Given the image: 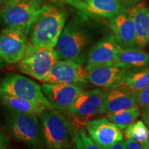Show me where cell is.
Listing matches in <instances>:
<instances>
[{
	"label": "cell",
	"instance_id": "obj_4",
	"mask_svg": "<svg viewBox=\"0 0 149 149\" xmlns=\"http://www.w3.org/2000/svg\"><path fill=\"white\" fill-rule=\"evenodd\" d=\"M57 60L58 57L54 48L38 47L30 43L18 63L22 72L43 81Z\"/></svg>",
	"mask_w": 149,
	"mask_h": 149
},
{
	"label": "cell",
	"instance_id": "obj_32",
	"mask_svg": "<svg viewBox=\"0 0 149 149\" xmlns=\"http://www.w3.org/2000/svg\"><path fill=\"white\" fill-rule=\"evenodd\" d=\"M122 4H125L128 6H133L137 4V3L141 1V0H118Z\"/></svg>",
	"mask_w": 149,
	"mask_h": 149
},
{
	"label": "cell",
	"instance_id": "obj_2",
	"mask_svg": "<svg viewBox=\"0 0 149 149\" xmlns=\"http://www.w3.org/2000/svg\"><path fill=\"white\" fill-rule=\"evenodd\" d=\"M88 16L79 12L64 26L54 48L58 59H77L92 43L94 33Z\"/></svg>",
	"mask_w": 149,
	"mask_h": 149
},
{
	"label": "cell",
	"instance_id": "obj_29",
	"mask_svg": "<svg viewBox=\"0 0 149 149\" xmlns=\"http://www.w3.org/2000/svg\"><path fill=\"white\" fill-rule=\"evenodd\" d=\"M141 117H142V120L144 121V124H146L149 129V107L144 109L142 115H141Z\"/></svg>",
	"mask_w": 149,
	"mask_h": 149
},
{
	"label": "cell",
	"instance_id": "obj_9",
	"mask_svg": "<svg viewBox=\"0 0 149 149\" xmlns=\"http://www.w3.org/2000/svg\"><path fill=\"white\" fill-rule=\"evenodd\" d=\"M84 77L88 82L104 88L119 86L128 70L114 63L86 64L84 67Z\"/></svg>",
	"mask_w": 149,
	"mask_h": 149
},
{
	"label": "cell",
	"instance_id": "obj_25",
	"mask_svg": "<svg viewBox=\"0 0 149 149\" xmlns=\"http://www.w3.org/2000/svg\"><path fill=\"white\" fill-rule=\"evenodd\" d=\"M137 103L143 109L149 107V86L135 93Z\"/></svg>",
	"mask_w": 149,
	"mask_h": 149
},
{
	"label": "cell",
	"instance_id": "obj_31",
	"mask_svg": "<svg viewBox=\"0 0 149 149\" xmlns=\"http://www.w3.org/2000/svg\"><path fill=\"white\" fill-rule=\"evenodd\" d=\"M110 149H125L124 141H122V140L117 141V142L113 144V146H111Z\"/></svg>",
	"mask_w": 149,
	"mask_h": 149
},
{
	"label": "cell",
	"instance_id": "obj_15",
	"mask_svg": "<svg viewBox=\"0 0 149 149\" xmlns=\"http://www.w3.org/2000/svg\"><path fill=\"white\" fill-rule=\"evenodd\" d=\"M109 25L115 40L122 47L136 45L135 25L128 10L109 18Z\"/></svg>",
	"mask_w": 149,
	"mask_h": 149
},
{
	"label": "cell",
	"instance_id": "obj_18",
	"mask_svg": "<svg viewBox=\"0 0 149 149\" xmlns=\"http://www.w3.org/2000/svg\"><path fill=\"white\" fill-rule=\"evenodd\" d=\"M135 29L136 45L144 47L149 43V6L136 4L128 10Z\"/></svg>",
	"mask_w": 149,
	"mask_h": 149
},
{
	"label": "cell",
	"instance_id": "obj_22",
	"mask_svg": "<svg viewBox=\"0 0 149 149\" xmlns=\"http://www.w3.org/2000/svg\"><path fill=\"white\" fill-rule=\"evenodd\" d=\"M140 115V109L138 106L122 110L114 113L108 114L107 117L114 122L120 130H124L130 124H133Z\"/></svg>",
	"mask_w": 149,
	"mask_h": 149
},
{
	"label": "cell",
	"instance_id": "obj_13",
	"mask_svg": "<svg viewBox=\"0 0 149 149\" xmlns=\"http://www.w3.org/2000/svg\"><path fill=\"white\" fill-rule=\"evenodd\" d=\"M44 83H68L83 84L87 82L81 63L76 59H58L52 67Z\"/></svg>",
	"mask_w": 149,
	"mask_h": 149
},
{
	"label": "cell",
	"instance_id": "obj_5",
	"mask_svg": "<svg viewBox=\"0 0 149 149\" xmlns=\"http://www.w3.org/2000/svg\"><path fill=\"white\" fill-rule=\"evenodd\" d=\"M42 6V0L3 6L0 10V24L8 29L21 30L28 35Z\"/></svg>",
	"mask_w": 149,
	"mask_h": 149
},
{
	"label": "cell",
	"instance_id": "obj_26",
	"mask_svg": "<svg viewBox=\"0 0 149 149\" xmlns=\"http://www.w3.org/2000/svg\"><path fill=\"white\" fill-rule=\"evenodd\" d=\"M59 1L71 6L73 8L79 10V12L83 13L87 15L88 16H91L88 10V8H87L86 3L84 2L83 0H59Z\"/></svg>",
	"mask_w": 149,
	"mask_h": 149
},
{
	"label": "cell",
	"instance_id": "obj_3",
	"mask_svg": "<svg viewBox=\"0 0 149 149\" xmlns=\"http://www.w3.org/2000/svg\"><path fill=\"white\" fill-rule=\"evenodd\" d=\"M44 139L49 148H70L72 144V125L59 110L46 109L39 115Z\"/></svg>",
	"mask_w": 149,
	"mask_h": 149
},
{
	"label": "cell",
	"instance_id": "obj_24",
	"mask_svg": "<svg viewBox=\"0 0 149 149\" xmlns=\"http://www.w3.org/2000/svg\"><path fill=\"white\" fill-rule=\"evenodd\" d=\"M72 144L74 148L78 149H101L95 144L84 126L72 127Z\"/></svg>",
	"mask_w": 149,
	"mask_h": 149
},
{
	"label": "cell",
	"instance_id": "obj_28",
	"mask_svg": "<svg viewBox=\"0 0 149 149\" xmlns=\"http://www.w3.org/2000/svg\"><path fill=\"white\" fill-rule=\"evenodd\" d=\"M9 139L0 130V149L6 148L8 146Z\"/></svg>",
	"mask_w": 149,
	"mask_h": 149
},
{
	"label": "cell",
	"instance_id": "obj_20",
	"mask_svg": "<svg viewBox=\"0 0 149 149\" xmlns=\"http://www.w3.org/2000/svg\"><path fill=\"white\" fill-rule=\"evenodd\" d=\"M0 99L6 107L13 111L31 113L39 116L43 111L48 109L41 104L34 103L1 92H0Z\"/></svg>",
	"mask_w": 149,
	"mask_h": 149
},
{
	"label": "cell",
	"instance_id": "obj_23",
	"mask_svg": "<svg viewBox=\"0 0 149 149\" xmlns=\"http://www.w3.org/2000/svg\"><path fill=\"white\" fill-rule=\"evenodd\" d=\"M126 138H131L139 141L145 149H149V130L144 122L137 121L130 124L124 130Z\"/></svg>",
	"mask_w": 149,
	"mask_h": 149
},
{
	"label": "cell",
	"instance_id": "obj_10",
	"mask_svg": "<svg viewBox=\"0 0 149 149\" xmlns=\"http://www.w3.org/2000/svg\"><path fill=\"white\" fill-rule=\"evenodd\" d=\"M26 34L18 29L5 28L0 31V59L8 64L21 60L26 48Z\"/></svg>",
	"mask_w": 149,
	"mask_h": 149
},
{
	"label": "cell",
	"instance_id": "obj_8",
	"mask_svg": "<svg viewBox=\"0 0 149 149\" xmlns=\"http://www.w3.org/2000/svg\"><path fill=\"white\" fill-rule=\"evenodd\" d=\"M106 93L107 90L102 89L84 91L68 111L72 125L76 127L84 126L89 120L97 115L104 102Z\"/></svg>",
	"mask_w": 149,
	"mask_h": 149
},
{
	"label": "cell",
	"instance_id": "obj_14",
	"mask_svg": "<svg viewBox=\"0 0 149 149\" xmlns=\"http://www.w3.org/2000/svg\"><path fill=\"white\" fill-rule=\"evenodd\" d=\"M121 46L114 36L109 35L104 37L91 46L84 55L86 64H105L114 63ZM82 58H78L81 59Z\"/></svg>",
	"mask_w": 149,
	"mask_h": 149
},
{
	"label": "cell",
	"instance_id": "obj_12",
	"mask_svg": "<svg viewBox=\"0 0 149 149\" xmlns=\"http://www.w3.org/2000/svg\"><path fill=\"white\" fill-rule=\"evenodd\" d=\"M41 86L54 109L66 113L84 91L79 86L68 83H44Z\"/></svg>",
	"mask_w": 149,
	"mask_h": 149
},
{
	"label": "cell",
	"instance_id": "obj_30",
	"mask_svg": "<svg viewBox=\"0 0 149 149\" xmlns=\"http://www.w3.org/2000/svg\"><path fill=\"white\" fill-rule=\"evenodd\" d=\"M29 1V0H0V4L2 6L13 4V3L22 2V1Z\"/></svg>",
	"mask_w": 149,
	"mask_h": 149
},
{
	"label": "cell",
	"instance_id": "obj_27",
	"mask_svg": "<svg viewBox=\"0 0 149 149\" xmlns=\"http://www.w3.org/2000/svg\"><path fill=\"white\" fill-rule=\"evenodd\" d=\"M125 149H142V144L138 141L131 138H127L124 141Z\"/></svg>",
	"mask_w": 149,
	"mask_h": 149
},
{
	"label": "cell",
	"instance_id": "obj_19",
	"mask_svg": "<svg viewBox=\"0 0 149 149\" xmlns=\"http://www.w3.org/2000/svg\"><path fill=\"white\" fill-rule=\"evenodd\" d=\"M91 16L111 18L128 9L118 0H84Z\"/></svg>",
	"mask_w": 149,
	"mask_h": 149
},
{
	"label": "cell",
	"instance_id": "obj_21",
	"mask_svg": "<svg viewBox=\"0 0 149 149\" xmlns=\"http://www.w3.org/2000/svg\"><path fill=\"white\" fill-rule=\"evenodd\" d=\"M149 86V68L127 71L124 79L117 87L136 93Z\"/></svg>",
	"mask_w": 149,
	"mask_h": 149
},
{
	"label": "cell",
	"instance_id": "obj_6",
	"mask_svg": "<svg viewBox=\"0 0 149 149\" xmlns=\"http://www.w3.org/2000/svg\"><path fill=\"white\" fill-rule=\"evenodd\" d=\"M37 117L31 113L10 111L8 127L13 139L31 146L40 145L44 139Z\"/></svg>",
	"mask_w": 149,
	"mask_h": 149
},
{
	"label": "cell",
	"instance_id": "obj_17",
	"mask_svg": "<svg viewBox=\"0 0 149 149\" xmlns=\"http://www.w3.org/2000/svg\"><path fill=\"white\" fill-rule=\"evenodd\" d=\"M115 64L127 70L149 68V54L139 48L121 46L116 55Z\"/></svg>",
	"mask_w": 149,
	"mask_h": 149
},
{
	"label": "cell",
	"instance_id": "obj_1",
	"mask_svg": "<svg viewBox=\"0 0 149 149\" xmlns=\"http://www.w3.org/2000/svg\"><path fill=\"white\" fill-rule=\"evenodd\" d=\"M65 9L56 4L42 5L29 33L30 43L38 47L55 48L66 24Z\"/></svg>",
	"mask_w": 149,
	"mask_h": 149
},
{
	"label": "cell",
	"instance_id": "obj_16",
	"mask_svg": "<svg viewBox=\"0 0 149 149\" xmlns=\"http://www.w3.org/2000/svg\"><path fill=\"white\" fill-rule=\"evenodd\" d=\"M135 93L120 87L107 90L105 97L97 115H108L137 105Z\"/></svg>",
	"mask_w": 149,
	"mask_h": 149
},
{
	"label": "cell",
	"instance_id": "obj_7",
	"mask_svg": "<svg viewBox=\"0 0 149 149\" xmlns=\"http://www.w3.org/2000/svg\"><path fill=\"white\" fill-rule=\"evenodd\" d=\"M0 92L41 104L48 109H54L43 93L42 86L36 81L21 74H10L6 76L0 82Z\"/></svg>",
	"mask_w": 149,
	"mask_h": 149
},
{
	"label": "cell",
	"instance_id": "obj_11",
	"mask_svg": "<svg viewBox=\"0 0 149 149\" xmlns=\"http://www.w3.org/2000/svg\"><path fill=\"white\" fill-rule=\"evenodd\" d=\"M84 126L100 148L110 149L113 144L123 139V134L118 126L105 117L89 120Z\"/></svg>",
	"mask_w": 149,
	"mask_h": 149
}]
</instances>
